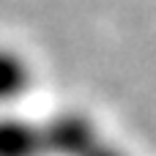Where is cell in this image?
I'll list each match as a JSON object with an SVG mask.
<instances>
[{
    "label": "cell",
    "mask_w": 156,
    "mask_h": 156,
    "mask_svg": "<svg viewBox=\"0 0 156 156\" xmlns=\"http://www.w3.org/2000/svg\"><path fill=\"white\" fill-rule=\"evenodd\" d=\"M33 82V69L22 52L0 44V110L19 101Z\"/></svg>",
    "instance_id": "cell-1"
},
{
    "label": "cell",
    "mask_w": 156,
    "mask_h": 156,
    "mask_svg": "<svg viewBox=\"0 0 156 156\" xmlns=\"http://www.w3.org/2000/svg\"><path fill=\"white\" fill-rule=\"evenodd\" d=\"M41 140L30 123L0 115V156H38Z\"/></svg>",
    "instance_id": "cell-2"
}]
</instances>
